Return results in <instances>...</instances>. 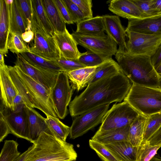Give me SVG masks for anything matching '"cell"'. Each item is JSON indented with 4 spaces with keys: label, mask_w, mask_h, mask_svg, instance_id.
<instances>
[{
    "label": "cell",
    "mask_w": 161,
    "mask_h": 161,
    "mask_svg": "<svg viewBox=\"0 0 161 161\" xmlns=\"http://www.w3.org/2000/svg\"><path fill=\"white\" fill-rule=\"evenodd\" d=\"M34 36V33L31 30L27 31L21 35L22 38L26 43H29L33 40Z\"/></svg>",
    "instance_id": "obj_47"
},
{
    "label": "cell",
    "mask_w": 161,
    "mask_h": 161,
    "mask_svg": "<svg viewBox=\"0 0 161 161\" xmlns=\"http://www.w3.org/2000/svg\"><path fill=\"white\" fill-rule=\"evenodd\" d=\"M31 30L34 33V42L30 52L49 60L60 58V50L53 37L43 29L32 14Z\"/></svg>",
    "instance_id": "obj_7"
},
{
    "label": "cell",
    "mask_w": 161,
    "mask_h": 161,
    "mask_svg": "<svg viewBox=\"0 0 161 161\" xmlns=\"http://www.w3.org/2000/svg\"><path fill=\"white\" fill-rule=\"evenodd\" d=\"M32 12L39 23L50 35L53 36L55 31L48 19L42 0H31Z\"/></svg>",
    "instance_id": "obj_29"
},
{
    "label": "cell",
    "mask_w": 161,
    "mask_h": 161,
    "mask_svg": "<svg viewBox=\"0 0 161 161\" xmlns=\"http://www.w3.org/2000/svg\"><path fill=\"white\" fill-rule=\"evenodd\" d=\"M0 114L12 134L30 142L28 116L25 104L15 108L14 111L4 106L1 109Z\"/></svg>",
    "instance_id": "obj_12"
},
{
    "label": "cell",
    "mask_w": 161,
    "mask_h": 161,
    "mask_svg": "<svg viewBox=\"0 0 161 161\" xmlns=\"http://www.w3.org/2000/svg\"><path fill=\"white\" fill-rule=\"evenodd\" d=\"M53 37L60 50L61 57L78 59L81 53L78 49L77 44L67 29L62 32H54Z\"/></svg>",
    "instance_id": "obj_17"
},
{
    "label": "cell",
    "mask_w": 161,
    "mask_h": 161,
    "mask_svg": "<svg viewBox=\"0 0 161 161\" xmlns=\"http://www.w3.org/2000/svg\"><path fill=\"white\" fill-rule=\"evenodd\" d=\"M89 144L103 161H119L103 144L92 139L89 141Z\"/></svg>",
    "instance_id": "obj_38"
},
{
    "label": "cell",
    "mask_w": 161,
    "mask_h": 161,
    "mask_svg": "<svg viewBox=\"0 0 161 161\" xmlns=\"http://www.w3.org/2000/svg\"><path fill=\"white\" fill-rule=\"evenodd\" d=\"M5 0L8 9L10 32H17L21 35L27 30L19 10L16 1Z\"/></svg>",
    "instance_id": "obj_25"
},
{
    "label": "cell",
    "mask_w": 161,
    "mask_h": 161,
    "mask_svg": "<svg viewBox=\"0 0 161 161\" xmlns=\"http://www.w3.org/2000/svg\"><path fill=\"white\" fill-rule=\"evenodd\" d=\"M69 77L65 72L58 73L56 83L51 91V97L58 117L64 119L68 114L73 89L69 83Z\"/></svg>",
    "instance_id": "obj_11"
},
{
    "label": "cell",
    "mask_w": 161,
    "mask_h": 161,
    "mask_svg": "<svg viewBox=\"0 0 161 161\" xmlns=\"http://www.w3.org/2000/svg\"><path fill=\"white\" fill-rule=\"evenodd\" d=\"M155 69L158 74L161 77V63Z\"/></svg>",
    "instance_id": "obj_52"
},
{
    "label": "cell",
    "mask_w": 161,
    "mask_h": 161,
    "mask_svg": "<svg viewBox=\"0 0 161 161\" xmlns=\"http://www.w3.org/2000/svg\"><path fill=\"white\" fill-rule=\"evenodd\" d=\"M14 104L15 108L24 104H25L23 98L19 92L14 98Z\"/></svg>",
    "instance_id": "obj_48"
},
{
    "label": "cell",
    "mask_w": 161,
    "mask_h": 161,
    "mask_svg": "<svg viewBox=\"0 0 161 161\" xmlns=\"http://www.w3.org/2000/svg\"></svg>",
    "instance_id": "obj_54"
},
{
    "label": "cell",
    "mask_w": 161,
    "mask_h": 161,
    "mask_svg": "<svg viewBox=\"0 0 161 161\" xmlns=\"http://www.w3.org/2000/svg\"><path fill=\"white\" fill-rule=\"evenodd\" d=\"M0 64H5L4 63V59L3 54L1 52H0Z\"/></svg>",
    "instance_id": "obj_51"
},
{
    "label": "cell",
    "mask_w": 161,
    "mask_h": 161,
    "mask_svg": "<svg viewBox=\"0 0 161 161\" xmlns=\"http://www.w3.org/2000/svg\"><path fill=\"white\" fill-rule=\"evenodd\" d=\"M0 85L3 104L14 111V98L19 92L10 76L8 66L0 64Z\"/></svg>",
    "instance_id": "obj_15"
},
{
    "label": "cell",
    "mask_w": 161,
    "mask_h": 161,
    "mask_svg": "<svg viewBox=\"0 0 161 161\" xmlns=\"http://www.w3.org/2000/svg\"><path fill=\"white\" fill-rule=\"evenodd\" d=\"M126 32L161 36V15L142 19L128 20Z\"/></svg>",
    "instance_id": "obj_14"
},
{
    "label": "cell",
    "mask_w": 161,
    "mask_h": 161,
    "mask_svg": "<svg viewBox=\"0 0 161 161\" xmlns=\"http://www.w3.org/2000/svg\"><path fill=\"white\" fill-rule=\"evenodd\" d=\"M119 66L112 58L108 59L97 67L88 85L105 76L122 72Z\"/></svg>",
    "instance_id": "obj_30"
},
{
    "label": "cell",
    "mask_w": 161,
    "mask_h": 161,
    "mask_svg": "<svg viewBox=\"0 0 161 161\" xmlns=\"http://www.w3.org/2000/svg\"><path fill=\"white\" fill-rule=\"evenodd\" d=\"M108 59L87 50L81 53L77 60L85 67H97Z\"/></svg>",
    "instance_id": "obj_36"
},
{
    "label": "cell",
    "mask_w": 161,
    "mask_h": 161,
    "mask_svg": "<svg viewBox=\"0 0 161 161\" xmlns=\"http://www.w3.org/2000/svg\"><path fill=\"white\" fill-rule=\"evenodd\" d=\"M18 143L13 140H6L1 150L0 161H13L20 156L18 150Z\"/></svg>",
    "instance_id": "obj_34"
},
{
    "label": "cell",
    "mask_w": 161,
    "mask_h": 161,
    "mask_svg": "<svg viewBox=\"0 0 161 161\" xmlns=\"http://www.w3.org/2000/svg\"><path fill=\"white\" fill-rule=\"evenodd\" d=\"M34 147L33 145L29 147L25 151L21 154L19 156L14 159L13 161H25L28 153Z\"/></svg>",
    "instance_id": "obj_49"
},
{
    "label": "cell",
    "mask_w": 161,
    "mask_h": 161,
    "mask_svg": "<svg viewBox=\"0 0 161 161\" xmlns=\"http://www.w3.org/2000/svg\"><path fill=\"white\" fill-rule=\"evenodd\" d=\"M161 125V112L154 114L147 117L142 143L146 142Z\"/></svg>",
    "instance_id": "obj_33"
},
{
    "label": "cell",
    "mask_w": 161,
    "mask_h": 161,
    "mask_svg": "<svg viewBox=\"0 0 161 161\" xmlns=\"http://www.w3.org/2000/svg\"><path fill=\"white\" fill-rule=\"evenodd\" d=\"M147 141L152 145H161V125Z\"/></svg>",
    "instance_id": "obj_45"
},
{
    "label": "cell",
    "mask_w": 161,
    "mask_h": 161,
    "mask_svg": "<svg viewBox=\"0 0 161 161\" xmlns=\"http://www.w3.org/2000/svg\"><path fill=\"white\" fill-rule=\"evenodd\" d=\"M48 19L55 33L64 31L66 23L62 18L53 0H42Z\"/></svg>",
    "instance_id": "obj_26"
},
{
    "label": "cell",
    "mask_w": 161,
    "mask_h": 161,
    "mask_svg": "<svg viewBox=\"0 0 161 161\" xmlns=\"http://www.w3.org/2000/svg\"><path fill=\"white\" fill-rule=\"evenodd\" d=\"M97 67H85L65 72L71 83L73 89L79 91L88 85Z\"/></svg>",
    "instance_id": "obj_22"
},
{
    "label": "cell",
    "mask_w": 161,
    "mask_h": 161,
    "mask_svg": "<svg viewBox=\"0 0 161 161\" xmlns=\"http://www.w3.org/2000/svg\"><path fill=\"white\" fill-rule=\"evenodd\" d=\"M63 1L68 9L74 23H77L88 19L79 8L70 0H63Z\"/></svg>",
    "instance_id": "obj_39"
},
{
    "label": "cell",
    "mask_w": 161,
    "mask_h": 161,
    "mask_svg": "<svg viewBox=\"0 0 161 161\" xmlns=\"http://www.w3.org/2000/svg\"><path fill=\"white\" fill-rule=\"evenodd\" d=\"M124 101L146 117L161 112V89L132 84Z\"/></svg>",
    "instance_id": "obj_4"
},
{
    "label": "cell",
    "mask_w": 161,
    "mask_h": 161,
    "mask_svg": "<svg viewBox=\"0 0 161 161\" xmlns=\"http://www.w3.org/2000/svg\"><path fill=\"white\" fill-rule=\"evenodd\" d=\"M149 161H161V158L155 155Z\"/></svg>",
    "instance_id": "obj_53"
},
{
    "label": "cell",
    "mask_w": 161,
    "mask_h": 161,
    "mask_svg": "<svg viewBox=\"0 0 161 161\" xmlns=\"http://www.w3.org/2000/svg\"><path fill=\"white\" fill-rule=\"evenodd\" d=\"M10 133H11L7 124L2 115L0 114V142H2Z\"/></svg>",
    "instance_id": "obj_44"
},
{
    "label": "cell",
    "mask_w": 161,
    "mask_h": 161,
    "mask_svg": "<svg viewBox=\"0 0 161 161\" xmlns=\"http://www.w3.org/2000/svg\"><path fill=\"white\" fill-rule=\"evenodd\" d=\"M103 145L119 161L136 160L138 147L133 146L129 141H119Z\"/></svg>",
    "instance_id": "obj_19"
},
{
    "label": "cell",
    "mask_w": 161,
    "mask_h": 161,
    "mask_svg": "<svg viewBox=\"0 0 161 161\" xmlns=\"http://www.w3.org/2000/svg\"><path fill=\"white\" fill-rule=\"evenodd\" d=\"M71 35L78 45L104 58H112L117 52V44L107 35H87L75 31Z\"/></svg>",
    "instance_id": "obj_8"
},
{
    "label": "cell",
    "mask_w": 161,
    "mask_h": 161,
    "mask_svg": "<svg viewBox=\"0 0 161 161\" xmlns=\"http://www.w3.org/2000/svg\"><path fill=\"white\" fill-rule=\"evenodd\" d=\"M147 117L139 114L130 125L128 141L132 145L138 147L143 141L145 125Z\"/></svg>",
    "instance_id": "obj_27"
},
{
    "label": "cell",
    "mask_w": 161,
    "mask_h": 161,
    "mask_svg": "<svg viewBox=\"0 0 161 161\" xmlns=\"http://www.w3.org/2000/svg\"><path fill=\"white\" fill-rule=\"evenodd\" d=\"M126 52L135 55L152 57L161 45V36L129 32Z\"/></svg>",
    "instance_id": "obj_9"
},
{
    "label": "cell",
    "mask_w": 161,
    "mask_h": 161,
    "mask_svg": "<svg viewBox=\"0 0 161 161\" xmlns=\"http://www.w3.org/2000/svg\"><path fill=\"white\" fill-rule=\"evenodd\" d=\"M109 106L108 104L96 108L76 117L70 127V138L75 139L81 136L102 123Z\"/></svg>",
    "instance_id": "obj_10"
},
{
    "label": "cell",
    "mask_w": 161,
    "mask_h": 161,
    "mask_svg": "<svg viewBox=\"0 0 161 161\" xmlns=\"http://www.w3.org/2000/svg\"><path fill=\"white\" fill-rule=\"evenodd\" d=\"M144 14L149 17L159 15L153 7L154 0H131Z\"/></svg>",
    "instance_id": "obj_41"
},
{
    "label": "cell",
    "mask_w": 161,
    "mask_h": 161,
    "mask_svg": "<svg viewBox=\"0 0 161 161\" xmlns=\"http://www.w3.org/2000/svg\"><path fill=\"white\" fill-rule=\"evenodd\" d=\"M139 114L125 101L115 104L105 114L96 133L103 132L130 125Z\"/></svg>",
    "instance_id": "obj_6"
},
{
    "label": "cell",
    "mask_w": 161,
    "mask_h": 161,
    "mask_svg": "<svg viewBox=\"0 0 161 161\" xmlns=\"http://www.w3.org/2000/svg\"><path fill=\"white\" fill-rule=\"evenodd\" d=\"M103 17L107 35L119 45L118 49L126 51L127 35L119 17L109 15H104Z\"/></svg>",
    "instance_id": "obj_16"
},
{
    "label": "cell",
    "mask_w": 161,
    "mask_h": 161,
    "mask_svg": "<svg viewBox=\"0 0 161 161\" xmlns=\"http://www.w3.org/2000/svg\"><path fill=\"white\" fill-rule=\"evenodd\" d=\"M161 147V145H152L147 141L142 143L138 147L136 161H149Z\"/></svg>",
    "instance_id": "obj_35"
},
{
    "label": "cell",
    "mask_w": 161,
    "mask_h": 161,
    "mask_svg": "<svg viewBox=\"0 0 161 161\" xmlns=\"http://www.w3.org/2000/svg\"><path fill=\"white\" fill-rule=\"evenodd\" d=\"M132 85L122 72L103 77L88 85L70 102V115L76 117L103 105L121 102L127 95Z\"/></svg>",
    "instance_id": "obj_1"
},
{
    "label": "cell",
    "mask_w": 161,
    "mask_h": 161,
    "mask_svg": "<svg viewBox=\"0 0 161 161\" xmlns=\"http://www.w3.org/2000/svg\"><path fill=\"white\" fill-rule=\"evenodd\" d=\"M75 4L85 14L88 18L93 17L91 0H70Z\"/></svg>",
    "instance_id": "obj_43"
},
{
    "label": "cell",
    "mask_w": 161,
    "mask_h": 161,
    "mask_svg": "<svg viewBox=\"0 0 161 161\" xmlns=\"http://www.w3.org/2000/svg\"><path fill=\"white\" fill-rule=\"evenodd\" d=\"M130 125L103 132H96L92 139L103 145L119 141H128Z\"/></svg>",
    "instance_id": "obj_24"
},
{
    "label": "cell",
    "mask_w": 161,
    "mask_h": 161,
    "mask_svg": "<svg viewBox=\"0 0 161 161\" xmlns=\"http://www.w3.org/2000/svg\"><path fill=\"white\" fill-rule=\"evenodd\" d=\"M26 108L28 116L30 142L32 143L44 132L52 135L47 126L46 118L33 108L26 105Z\"/></svg>",
    "instance_id": "obj_20"
},
{
    "label": "cell",
    "mask_w": 161,
    "mask_h": 161,
    "mask_svg": "<svg viewBox=\"0 0 161 161\" xmlns=\"http://www.w3.org/2000/svg\"><path fill=\"white\" fill-rule=\"evenodd\" d=\"M151 59L152 64L156 69L161 63V45L155 53L151 57Z\"/></svg>",
    "instance_id": "obj_46"
},
{
    "label": "cell",
    "mask_w": 161,
    "mask_h": 161,
    "mask_svg": "<svg viewBox=\"0 0 161 161\" xmlns=\"http://www.w3.org/2000/svg\"><path fill=\"white\" fill-rule=\"evenodd\" d=\"M46 122L52 135L64 142L69 134L70 127L65 125L56 117L47 116Z\"/></svg>",
    "instance_id": "obj_31"
},
{
    "label": "cell",
    "mask_w": 161,
    "mask_h": 161,
    "mask_svg": "<svg viewBox=\"0 0 161 161\" xmlns=\"http://www.w3.org/2000/svg\"><path fill=\"white\" fill-rule=\"evenodd\" d=\"M8 50L17 54L30 52L29 47L17 32H9L7 43Z\"/></svg>",
    "instance_id": "obj_32"
},
{
    "label": "cell",
    "mask_w": 161,
    "mask_h": 161,
    "mask_svg": "<svg viewBox=\"0 0 161 161\" xmlns=\"http://www.w3.org/2000/svg\"><path fill=\"white\" fill-rule=\"evenodd\" d=\"M34 147L25 161H75L77 155L73 144L42 132L32 142Z\"/></svg>",
    "instance_id": "obj_3"
},
{
    "label": "cell",
    "mask_w": 161,
    "mask_h": 161,
    "mask_svg": "<svg viewBox=\"0 0 161 161\" xmlns=\"http://www.w3.org/2000/svg\"><path fill=\"white\" fill-rule=\"evenodd\" d=\"M14 69L19 78L27 90L35 108L42 111L47 116L58 117L51 96V91L47 90L29 76L18 66L14 65Z\"/></svg>",
    "instance_id": "obj_5"
},
{
    "label": "cell",
    "mask_w": 161,
    "mask_h": 161,
    "mask_svg": "<svg viewBox=\"0 0 161 161\" xmlns=\"http://www.w3.org/2000/svg\"><path fill=\"white\" fill-rule=\"evenodd\" d=\"M20 54L27 61L37 68L52 72L63 71L54 61L47 60L30 52Z\"/></svg>",
    "instance_id": "obj_28"
},
{
    "label": "cell",
    "mask_w": 161,
    "mask_h": 161,
    "mask_svg": "<svg viewBox=\"0 0 161 161\" xmlns=\"http://www.w3.org/2000/svg\"><path fill=\"white\" fill-rule=\"evenodd\" d=\"M109 10L113 13L128 20L149 17L143 14L131 0H113L110 2Z\"/></svg>",
    "instance_id": "obj_18"
},
{
    "label": "cell",
    "mask_w": 161,
    "mask_h": 161,
    "mask_svg": "<svg viewBox=\"0 0 161 161\" xmlns=\"http://www.w3.org/2000/svg\"><path fill=\"white\" fill-rule=\"evenodd\" d=\"M20 14L27 31L31 30L32 16L31 0H16Z\"/></svg>",
    "instance_id": "obj_37"
},
{
    "label": "cell",
    "mask_w": 161,
    "mask_h": 161,
    "mask_svg": "<svg viewBox=\"0 0 161 161\" xmlns=\"http://www.w3.org/2000/svg\"><path fill=\"white\" fill-rule=\"evenodd\" d=\"M153 7L159 15H161V0H154Z\"/></svg>",
    "instance_id": "obj_50"
},
{
    "label": "cell",
    "mask_w": 161,
    "mask_h": 161,
    "mask_svg": "<svg viewBox=\"0 0 161 161\" xmlns=\"http://www.w3.org/2000/svg\"><path fill=\"white\" fill-rule=\"evenodd\" d=\"M115 58L122 72L132 84L161 89V77L150 57L133 55L118 49Z\"/></svg>",
    "instance_id": "obj_2"
},
{
    "label": "cell",
    "mask_w": 161,
    "mask_h": 161,
    "mask_svg": "<svg viewBox=\"0 0 161 161\" xmlns=\"http://www.w3.org/2000/svg\"><path fill=\"white\" fill-rule=\"evenodd\" d=\"M75 31L86 35L102 36L105 35L103 16H97L88 18L76 23Z\"/></svg>",
    "instance_id": "obj_21"
},
{
    "label": "cell",
    "mask_w": 161,
    "mask_h": 161,
    "mask_svg": "<svg viewBox=\"0 0 161 161\" xmlns=\"http://www.w3.org/2000/svg\"><path fill=\"white\" fill-rule=\"evenodd\" d=\"M15 65L24 73L41 84L47 90L51 91L54 86L58 72L47 71L37 68L27 61L20 54H17Z\"/></svg>",
    "instance_id": "obj_13"
},
{
    "label": "cell",
    "mask_w": 161,
    "mask_h": 161,
    "mask_svg": "<svg viewBox=\"0 0 161 161\" xmlns=\"http://www.w3.org/2000/svg\"><path fill=\"white\" fill-rule=\"evenodd\" d=\"M54 61L62 69L63 71L65 72L85 67L77 59H67L61 57Z\"/></svg>",
    "instance_id": "obj_40"
},
{
    "label": "cell",
    "mask_w": 161,
    "mask_h": 161,
    "mask_svg": "<svg viewBox=\"0 0 161 161\" xmlns=\"http://www.w3.org/2000/svg\"><path fill=\"white\" fill-rule=\"evenodd\" d=\"M59 13L66 24H73L68 9L63 0H53Z\"/></svg>",
    "instance_id": "obj_42"
},
{
    "label": "cell",
    "mask_w": 161,
    "mask_h": 161,
    "mask_svg": "<svg viewBox=\"0 0 161 161\" xmlns=\"http://www.w3.org/2000/svg\"><path fill=\"white\" fill-rule=\"evenodd\" d=\"M10 32L8 7L5 0H0V52L3 55L8 53L7 47Z\"/></svg>",
    "instance_id": "obj_23"
}]
</instances>
